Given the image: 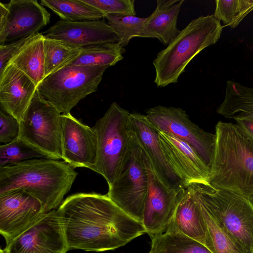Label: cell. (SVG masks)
<instances>
[{"mask_svg":"<svg viewBox=\"0 0 253 253\" xmlns=\"http://www.w3.org/2000/svg\"><path fill=\"white\" fill-rule=\"evenodd\" d=\"M57 211L68 250H114L146 233L142 223L124 212L107 194H73Z\"/></svg>","mask_w":253,"mask_h":253,"instance_id":"cell-1","label":"cell"},{"mask_svg":"<svg viewBox=\"0 0 253 253\" xmlns=\"http://www.w3.org/2000/svg\"><path fill=\"white\" fill-rule=\"evenodd\" d=\"M77 175L75 169L64 161L25 160L0 167V195L24 190L40 201L45 213L59 207Z\"/></svg>","mask_w":253,"mask_h":253,"instance_id":"cell-2","label":"cell"},{"mask_svg":"<svg viewBox=\"0 0 253 253\" xmlns=\"http://www.w3.org/2000/svg\"><path fill=\"white\" fill-rule=\"evenodd\" d=\"M210 166L209 184L253 197V140L236 124L219 121Z\"/></svg>","mask_w":253,"mask_h":253,"instance_id":"cell-3","label":"cell"},{"mask_svg":"<svg viewBox=\"0 0 253 253\" xmlns=\"http://www.w3.org/2000/svg\"><path fill=\"white\" fill-rule=\"evenodd\" d=\"M223 26L213 15L192 20L153 61L158 87L176 83L189 63L205 48L215 44Z\"/></svg>","mask_w":253,"mask_h":253,"instance_id":"cell-4","label":"cell"},{"mask_svg":"<svg viewBox=\"0 0 253 253\" xmlns=\"http://www.w3.org/2000/svg\"><path fill=\"white\" fill-rule=\"evenodd\" d=\"M188 185L201 205L236 240L253 250V203L250 198L209 184Z\"/></svg>","mask_w":253,"mask_h":253,"instance_id":"cell-5","label":"cell"},{"mask_svg":"<svg viewBox=\"0 0 253 253\" xmlns=\"http://www.w3.org/2000/svg\"><path fill=\"white\" fill-rule=\"evenodd\" d=\"M130 114L114 102L92 127L97 137V159L89 169L101 175L109 187L118 177L128 149Z\"/></svg>","mask_w":253,"mask_h":253,"instance_id":"cell-6","label":"cell"},{"mask_svg":"<svg viewBox=\"0 0 253 253\" xmlns=\"http://www.w3.org/2000/svg\"><path fill=\"white\" fill-rule=\"evenodd\" d=\"M108 67L66 66L45 77L38 89L62 114H70L82 99L97 90Z\"/></svg>","mask_w":253,"mask_h":253,"instance_id":"cell-7","label":"cell"},{"mask_svg":"<svg viewBox=\"0 0 253 253\" xmlns=\"http://www.w3.org/2000/svg\"><path fill=\"white\" fill-rule=\"evenodd\" d=\"M61 115L37 88L20 121L18 138L46 159H62Z\"/></svg>","mask_w":253,"mask_h":253,"instance_id":"cell-8","label":"cell"},{"mask_svg":"<svg viewBox=\"0 0 253 253\" xmlns=\"http://www.w3.org/2000/svg\"><path fill=\"white\" fill-rule=\"evenodd\" d=\"M130 131L129 147L122 167L107 194L124 212L142 223L148 174L141 148Z\"/></svg>","mask_w":253,"mask_h":253,"instance_id":"cell-9","label":"cell"},{"mask_svg":"<svg viewBox=\"0 0 253 253\" xmlns=\"http://www.w3.org/2000/svg\"><path fill=\"white\" fill-rule=\"evenodd\" d=\"M146 116L158 130L188 144L210 167L215 143V134L199 127L180 108L158 105L148 109Z\"/></svg>","mask_w":253,"mask_h":253,"instance_id":"cell-10","label":"cell"},{"mask_svg":"<svg viewBox=\"0 0 253 253\" xmlns=\"http://www.w3.org/2000/svg\"><path fill=\"white\" fill-rule=\"evenodd\" d=\"M50 14L37 0L0 2V43L31 37L47 25Z\"/></svg>","mask_w":253,"mask_h":253,"instance_id":"cell-11","label":"cell"},{"mask_svg":"<svg viewBox=\"0 0 253 253\" xmlns=\"http://www.w3.org/2000/svg\"><path fill=\"white\" fill-rule=\"evenodd\" d=\"M56 210L44 213L22 234L6 244L4 253H66L68 251Z\"/></svg>","mask_w":253,"mask_h":253,"instance_id":"cell-12","label":"cell"},{"mask_svg":"<svg viewBox=\"0 0 253 253\" xmlns=\"http://www.w3.org/2000/svg\"><path fill=\"white\" fill-rule=\"evenodd\" d=\"M45 213L37 198L22 189L0 195V233L6 244L38 221Z\"/></svg>","mask_w":253,"mask_h":253,"instance_id":"cell-13","label":"cell"},{"mask_svg":"<svg viewBox=\"0 0 253 253\" xmlns=\"http://www.w3.org/2000/svg\"><path fill=\"white\" fill-rule=\"evenodd\" d=\"M142 151L149 179L142 224L146 233L151 236L162 233L168 228L175 212L180 190L170 189L160 180Z\"/></svg>","mask_w":253,"mask_h":253,"instance_id":"cell-14","label":"cell"},{"mask_svg":"<svg viewBox=\"0 0 253 253\" xmlns=\"http://www.w3.org/2000/svg\"><path fill=\"white\" fill-rule=\"evenodd\" d=\"M62 160L73 168L89 169L97 159V142L93 127L83 124L71 113L61 115Z\"/></svg>","mask_w":253,"mask_h":253,"instance_id":"cell-15","label":"cell"},{"mask_svg":"<svg viewBox=\"0 0 253 253\" xmlns=\"http://www.w3.org/2000/svg\"><path fill=\"white\" fill-rule=\"evenodd\" d=\"M130 128L155 173L168 188L179 191L187 186L169 163L159 141V130L146 115L130 113Z\"/></svg>","mask_w":253,"mask_h":253,"instance_id":"cell-16","label":"cell"},{"mask_svg":"<svg viewBox=\"0 0 253 253\" xmlns=\"http://www.w3.org/2000/svg\"><path fill=\"white\" fill-rule=\"evenodd\" d=\"M159 141L167 160L186 185L209 184L210 167L188 144L159 130Z\"/></svg>","mask_w":253,"mask_h":253,"instance_id":"cell-17","label":"cell"},{"mask_svg":"<svg viewBox=\"0 0 253 253\" xmlns=\"http://www.w3.org/2000/svg\"><path fill=\"white\" fill-rule=\"evenodd\" d=\"M43 35L78 47L119 41L118 34L104 19L79 22L61 19Z\"/></svg>","mask_w":253,"mask_h":253,"instance_id":"cell-18","label":"cell"},{"mask_svg":"<svg viewBox=\"0 0 253 253\" xmlns=\"http://www.w3.org/2000/svg\"><path fill=\"white\" fill-rule=\"evenodd\" d=\"M38 88L25 74L8 64L0 74V104L1 109L21 120Z\"/></svg>","mask_w":253,"mask_h":253,"instance_id":"cell-19","label":"cell"},{"mask_svg":"<svg viewBox=\"0 0 253 253\" xmlns=\"http://www.w3.org/2000/svg\"><path fill=\"white\" fill-rule=\"evenodd\" d=\"M184 0H157V7L143 22L139 37L157 38L168 45L178 35L177 21Z\"/></svg>","mask_w":253,"mask_h":253,"instance_id":"cell-20","label":"cell"},{"mask_svg":"<svg viewBox=\"0 0 253 253\" xmlns=\"http://www.w3.org/2000/svg\"><path fill=\"white\" fill-rule=\"evenodd\" d=\"M169 226L205 245L206 225L200 205L188 185L179 192L178 204Z\"/></svg>","mask_w":253,"mask_h":253,"instance_id":"cell-21","label":"cell"},{"mask_svg":"<svg viewBox=\"0 0 253 253\" xmlns=\"http://www.w3.org/2000/svg\"><path fill=\"white\" fill-rule=\"evenodd\" d=\"M44 38L39 32L31 36L8 63L25 74L38 86L45 78Z\"/></svg>","mask_w":253,"mask_h":253,"instance_id":"cell-22","label":"cell"},{"mask_svg":"<svg viewBox=\"0 0 253 253\" xmlns=\"http://www.w3.org/2000/svg\"><path fill=\"white\" fill-rule=\"evenodd\" d=\"M197 200L206 225L205 245L212 253H253V250L246 248L236 240Z\"/></svg>","mask_w":253,"mask_h":253,"instance_id":"cell-23","label":"cell"},{"mask_svg":"<svg viewBox=\"0 0 253 253\" xmlns=\"http://www.w3.org/2000/svg\"><path fill=\"white\" fill-rule=\"evenodd\" d=\"M150 237L149 253H212L205 245L170 226L165 232Z\"/></svg>","mask_w":253,"mask_h":253,"instance_id":"cell-24","label":"cell"},{"mask_svg":"<svg viewBox=\"0 0 253 253\" xmlns=\"http://www.w3.org/2000/svg\"><path fill=\"white\" fill-rule=\"evenodd\" d=\"M253 112V88L234 81H227L224 98L217 108V113L232 119L239 113Z\"/></svg>","mask_w":253,"mask_h":253,"instance_id":"cell-25","label":"cell"},{"mask_svg":"<svg viewBox=\"0 0 253 253\" xmlns=\"http://www.w3.org/2000/svg\"><path fill=\"white\" fill-rule=\"evenodd\" d=\"M125 51L118 42L87 46L83 47L81 54L67 66H113L123 59Z\"/></svg>","mask_w":253,"mask_h":253,"instance_id":"cell-26","label":"cell"},{"mask_svg":"<svg viewBox=\"0 0 253 253\" xmlns=\"http://www.w3.org/2000/svg\"><path fill=\"white\" fill-rule=\"evenodd\" d=\"M40 3L65 21L97 20L105 17L99 10L83 0H42Z\"/></svg>","mask_w":253,"mask_h":253,"instance_id":"cell-27","label":"cell"},{"mask_svg":"<svg viewBox=\"0 0 253 253\" xmlns=\"http://www.w3.org/2000/svg\"><path fill=\"white\" fill-rule=\"evenodd\" d=\"M43 42L45 78L67 66L83 49V47L74 46L62 41L45 37Z\"/></svg>","mask_w":253,"mask_h":253,"instance_id":"cell-28","label":"cell"},{"mask_svg":"<svg viewBox=\"0 0 253 253\" xmlns=\"http://www.w3.org/2000/svg\"><path fill=\"white\" fill-rule=\"evenodd\" d=\"M213 15L224 26L237 27L253 10V0H216Z\"/></svg>","mask_w":253,"mask_h":253,"instance_id":"cell-29","label":"cell"},{"mask_svg":"<svg viewBox=\"0 0 253 253\" xmlns=\"http://www.w3.org/2000/svg\"><path fill=\"white\" fill-rule=\"evenodd\" d=\"M107 24L119 37L118 43L123 47L133 37H139L145 18L133 15L108 14L105 16Z\"/></svg>","mask_w":253,"mask_h":253,"instance_id":"cell-30","label":"cell"},{"mask_svg":"<svg viewBox=\"0 0 253 253\" xmlns=\"http://www.w3.org/2000/svg\"><path fill=\"white\" fill-rule=\"evenodd\" d=\"M36 158H45L19 138L0 146V167Z\"/></svg>","mask_w":253,"mask_h":253,"instance_id":"cell-31","label":"cell"},{"mask_svg":"<svg viewBox=\"0 0 253 253\" xmlns=\"http://www.w3.org/2000/svg\"><path fill=\"white\" fill-rule=\"evenodd\" d=\"M99 10L104 17L108 14L135 16L134 0H83Z\"/></svg>","mask_w":253,"mask_h":253,"instance_id":"cell-32","label":"cell"},{"mask_svg":"<svg viewBox=\"0 0 253 253\" xmlns=\"http://www.w3.org/2000/svg\"><path fill=\"white\" fill-rule=\"evenodd\" d=\"M20 122L11 115L0 112V142L7 144L19 137Z\"/></svg>","mask_w":253,"mask_h":253,"instance_id":"cell-33","label":"cell"},{"mask_svg":"<svg viewBox=\"0 0 253 253\" xmlns=\"http://www.w3.org/2000/svg\"><path fill=\"white\" fill-rule=\"evenodd\" d=\"M30 37L22 39L7 44H0V74L3 72L12 57Z\"/></svg>","mask_w":253,"mask_h":253,"instance_id":"cell-34","label":"cell"},{"mask_svg":"<svg viewBox=\"0 0 253 253\" xmlns=\"http://www.w3.org/2000/svg\"><path fill=\"white\" fill-rule=\"evenodd\" d=\"M242 130L253 140V120L245 118L234 119Z\"/></svg>","mask_w":253,"mask_h":253,"instance_id":"cell-35","label":"cell"},{"mask_svg":"<svg viewBox=\"0 0 253 253\" xmlns=\"http://www.w3.org/2000/svg\"><path fill=\"white\" fill-rule=\"evenodd\" d=\"M235 118H245L253 120V112L239 113L232 118V119Z\"/></svg>","mask_w":253,"mask_h":253,"instance_id":"cell-36","label":"cell"},{"mask_svg":"<svg viewBox=\"0 0 253 253\" xmlns=\"http://www.w3.org/2000/svg\"><path fill=\"white\" fill-rule=\"evenodd\" d=\"M0 253H4L3 250L0 249Z\"/></svg>","mask_w":253,"mask_h":253,"instance_id":"cell-37","label":"cell"},{"mask_svg":"<svg viewBox=\"0 0 253 253\" xmlns=\"http://www.w3.org/2000/svg\"><path fill=\"white\" fill-rule=\"evenodd\" d=\"M250 200H251V201L252 202V203H253V197H251L250 198Z\"/></svg>","mask_w":253,"mask_h":253,"instance_id":"cell-38","label":"cell"}]
</instances>
